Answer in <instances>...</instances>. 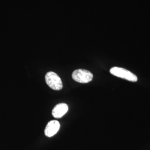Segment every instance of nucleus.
Masks as SVG:
<instances>
[{
	"instance_id": "f257e3e1",
	"label": "nucleus",
	"mask_w": 150,
	"mask_h": 150,
	"mask_svg": "<svg viewBox=\"0 0 150 150\" xmlns=\"http://www.w3.org/2000/svg\"><path fill=\"white\" fill-rule=\"evenodd\" d=\"M110 73L116 77L122 78L131 82H136L138 80L137 77L129 70L118 67H113L110 70Z\"/></svg>"
},
{
	"instance_id": "f03ea898",
	"label": "nucleus",
	"mask_w": 150,
	"mask_h": 150,
	"mask_svg": "<svg viewBox=\"0 0 150 150\" xmlns=\"http://www.w3.org/2000/svg\"><path fill=\"white\" fill-rule=\"evenodd\" d=\"M46 82L50 88L54 90H60L63 85L59 75L54 72H48L45 76Z\"/></svg>"
},
{
	"instance_id": "7ed1b4c3",
	"label": "nucleus",
	"mask_w": 150,
	"mask_h": 150,
	"mask_svg": "<svg viewBox=\"0 0 150 150\" xmlns=\"http://www.w3.org/2000/svg\"><path fill=\"white\" fill-rule=\"evenodd\" d=\"M72 77L74 80L76 82L82 83H86L92 80L93 75L88 70L79 69L73 72Z\"/></svg>"
},
{
	"instance_id": "20e7f679",
	"label": "nucleus",
	"mask_w": 150,
	"mask_h": 150,
	"mask_svg": "<svg viewBox=\"0 0 150 150\" xmlns=\"http://www.w3.org/2000/svg\"><path fill=\"white\" fill-rule=\"evenodd\" d=\"M59 127L60 124L58 121L52 120L50 121L45 129V135L48 137L53 136L59 131Z\"/></svg>"
},
{
	"instance_id": "39448f33",
	"label": "nucleus",
	"mask_w": 150,
	"mask_h": 150,
	"mask_svg": "<svg viewBox=\"0 0 150 150\" xmlns=\"http://www.w3.org/2000/svg\"><path fill=\"white\" fill-rule=\"evenodd\" d=\"M69 107L67 105L64 103H61L54 107L52 114L54 118H61L67 113Z\"/></svg>"
}]
</instances>
